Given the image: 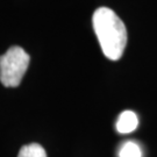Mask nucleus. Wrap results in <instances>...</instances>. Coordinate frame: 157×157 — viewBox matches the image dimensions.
<instances>
[{
	"mask_svg": "<svg viewBox=\"0 0 157 157\" xmlns=\"http://www.w3.org/2000/svg\"><path fill=\"white\" fill-rule=\"evenodd\" d=\"M92 22L104 55L111 61L120 59L127 44V29L121 19L111 8L100 7Z\"/></svg>",
	"mask_w": 157,
	"mask_h": 157,
	"instance_id": "f257e3e1",
	"label": "nucleus"
},
{
	"mask_svg": "<svg viewBox=\"0 0 157 157\" xmlns=\"http://www.w3.org/2000/svg\"><path fill=\"white\" fill-rule=\"evenodd\" d=\"M30 57L21 47H11L0 56V82L6 87L20 85L29 65Z\"/></svg>",
	"mask_w": 157,
	"mask_h": 157,
	"instance_id": "f03ea898",
	"label": "nucleus"
},
{
	"mask_svg": "<svg viewBox=\"0 0 157 157\" xmlns=\"http://www.w3.org/2000/svg\"><path fill=\"white\" fill-rule=\"evenodd\" d=\"M137 115L133 111H124L119 115L117 121V130L121 134H128L137 128Z\"/></svg>",
	"mask_w": 157,
	"mask_h": 157,
	"instance_id": "7ed1b4c3",
	"label": "nucleus"
},
{
	"mask_svg": "<svg viewBox=\"0 0 157 157\" xmlns=\"http://www.w3.org/2000/svg\"><path fill=\"white\" fill-rule=\"evenodd\" d=\"M17 157H47V152L42 146L37 143H30L20 149Z\"/></svg>",
	"mask_w": 157,
	"mask_h": 157,
	"instance_id": "20e7f679",
	"label": "nucleus"
},
{
	"mask_svg": "<svg viewBox=\"0 0 157 157\" xmlns=\"http://www.w3.org/2000/svg\"><path fill=\"white\" fill-rule=\"evenodd\" d=\"M119 157H142V151L139 144L133 141H127L120 148Z\"/></svg>",
	"mask_w": 157,
	"mask_h": 157,
	"instance_id": "39448f33",
	"label": "nucleus"
}]
</instances>
